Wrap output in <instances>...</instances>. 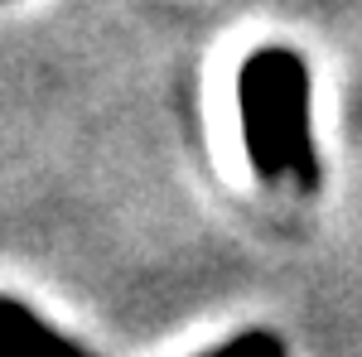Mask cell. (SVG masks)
Segmentation results:
<instances>
[{
	"label": "cell",
	"mask_w": 362,
	"mask_h": 357,
	"mask_svg": "<svg viewBox=\"0 0 362 357\" xmlns=\"http://www.w3.org/2000/svg\"><path fill=\"white\" fill-rule=\"evenodd\" d=\"M242 136L256 174L266 184L319 189V155L309 136V68L295 49H256L237 73Z\"/></svg>",
	"instance_id": "obj_1"
},
{
	"label": "cell",
	"mask_w": 362,
	"mask_h": 357,
	"mask_svg": "<svg viewBox=\"0 0 362 357\" xmlns=\"http://www.w3.org/2000/svg\"><path fill=\"white\" fill-rule=\"evenodd\" d=\"M0 357H97L78 338L54 329L44 314H34L25 300L0 295Z\"/></svg>",
	"instance_id": "obj_2"
},
{
	"label": "cell",
	"mask_w": 362,
	"mask_h": 357,
	"mask_svg": "<svg viewBox=\"0 0 362 357\" xmlns=\"http://www.w3.org/2000/svg\"><path fill=\"white\" fill-rule=\"evenodd\" d=\"M198 357H290V348L271 329H247V333H237V338H227V343H218V348H208V353H198Z\"/></svg>",
	"instance_id": "obj_3"
}]
</instances>
